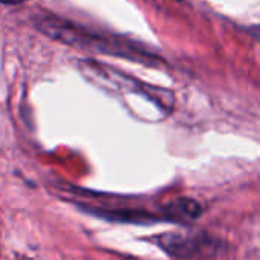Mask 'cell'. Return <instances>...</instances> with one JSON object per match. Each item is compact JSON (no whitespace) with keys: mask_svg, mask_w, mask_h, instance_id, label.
I'll use <instances>...</instances> for the list:
<instances>
[{"mask_svg":"<svg viewBox=\"0 0 260 260\" xmlns=\"http://www.w3.org/2000/svg\"><path fill=\"white\" fill-rule=\"evenodd\" d=\"M80 63H81V71L86 75V78H89L92 83L98 84L103 89L134 92V93L144 95L146 98L153 101L158 107L164 109L166 112L172 110V107H173L175 96L167 89L155 87V86L146 84L140 80H134V78L127 77L125 74H122L110 66L101 64L98 61L83 60Z\"/></svg>","mask_w":260,"mask_h":260,"instance_id":"2","label":"cell"},{"mask_svg":"<svg viewBox=\"0 0 260 260\" xmlns=\"http://www.w3.org/2000/svg\"><path fill=\"white\" fill-rule=\"evenodd\" d=\"M156 239H158V245L164 251H167L170 255L178 258H191L201 255L205 251H208V245H210V242L202 237L176 234V233L161 234Z\"/></svg>","mask_w":260,"mask_h":260,"instance_id":"3","label":"cell"},{"mask_svg":"<svg viewBox=\"0 0 260 260\" xmlns=\"http://www.w3.org/2000/svg\"><path fill=\"white\" fill-rule=\"evenodd\" d=\"M246 31H248V34H249L252 39H255L257 42H260V26H251V28H248Z\"/></svg>","mask_w":260,"mask_h":260,"instance_id":"6","label":"cell"},{"mask_svg":"<svg viewBox=\"0 0 260 260\" xmlns=\"http://www.w3.org/2000/svg\"><path fill=\"white\" fill-rule=\"evenodd\" d=\"M36 26L49 39L60 42L66 46H72L83 51L121 57L127 60L140 61L143 64H156L159 58L149 51L140 48L137 43L128 42L122 37H113L103 32H95L81 25L60 19L54 14L40 16L36 20Z\"/></svg>","mask_w":260,"mask_h":260,"instance_id":"1","label":"cell"},{"mask_svg":"<svg viewBox=\"0 0 260 260\" xmlns=\"http://www.w3.org/2000/svg\"><path fill=\"white\" fill-rule=\"evenodd\" d=\"M164 213L166 216H169L167 219L170 220L188 222V220L198 219L202 213V208L196 201L190 198H178L164 207Z\"/></svg>","mask_w":260,"mask_h":260,"instance_id":"4","label":"cell"},{"mask_svg":"<svg viewBox=\"0 0 260 260\" xmlns=\"http://www.w3.org/2000/svg\"><path fill=\"white\" fill-rule=\"evenodd\" d=\"M25 0H0V4H4V5H20Z\"/></svg>","mask_w":260,"mask_h":260,"instance_id":"7","label":"cell"},{"mask_svg":"<svg viewBox=\"0 0 260 260\" xmlns=\"http://www.w3.org/2000/svg\"><path fill=\"white\" fill-rule=\"evenodd\" d=\"M90 213H95L101 217L106 219H112V220H122V222H137V223H143V222H153V220H159L158 217H153L149 213L144 211H138V210H89Z\"/></svg>","mask_w":260,"mask_h":260,"instance_id":"5","label":"cell"}]
</instances>
